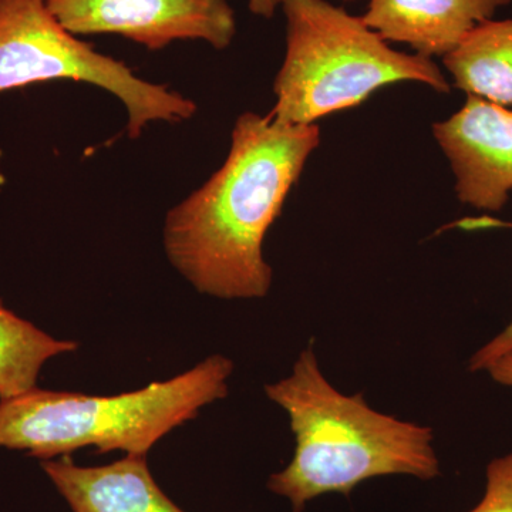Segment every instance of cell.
Wrapping results in <instances>:
<instances>
[{
    "mask_svg": "<svg viewBox=\"0 0 512 512\" xmlns=\"http://www.w3.org/2000/svg\"><path fill=\"white\" fill-rule=\"evenodd\" d=\"M319 144L316 124L241 114L220 170L168 212L164 248L171 265L202 295L265 298L274 278L264 258L266 232Z\"/></svg>",
    "mask_w": 512,
    "mask_h": 512,
    "instance_id": "obj_1",
    "label": "cell"
},
{
    "mask_svg": "<svg viewBox=\"0 0 512 512\" xmlns=\"http://www.w3.org/2000/svg\"><path fill=\"white\" fill-rule=\"evenodd\" d=\"M265 393L288 414L295 437L291 463L268 481L293 512L320 495H349L376 477L440 476L433 430L377 412L362 393H340L323 375L312 343L291 375L266 384Z\"/></svg>",
    "mask_w": 512,
    "mask_h": 512,
    "instance_id": "obj_2",
    "label": "cell"
},
{
    "mask_svg": "<svg viewBox=\"0 0 512 512\" xmlns=\"http://www.w3.org/2000/svg\"><path fill=\"white\" fill-rule=\"evenodd\" d=\"M234 363L212 355L183 375L136 392L92 396L39 387L0 400V448L53 460L94 447L147 456L158 440L228 396Z\"/></svg>",
    "mask_w": 512,
    "mask_h": 512,
    "instance_id": "obj_3",
    "label": "cell"
},
{
    "mask_svg": "<svg viewBox=\"0 0 512 512\" xmlns=\"http://www.w3.org/2000/svg\"><path fill=\"white\" fill-rule=\"evenodd\" d=\"M286 50L276 74V123L309 126L352 109L384 86L426 84L439 93L450 84L433 59L399 52L362 18L328 0H284Z\"/></svg>",
    "mask_w": 512,
    "mask_h": 512,
    "instance_id": "obj_4",
    "label": "cell"
},
{
    "mask_svg": "<svg viewBox=\"0 0 512 512\" xmlns=\"http://www.w3.org/2000/svg\"><path fill=\"white\" fill-rule=\"evenodd\" d=\"M52 80L94 84L114 94L126 106L130 138L140 137L151 121L180 123L197 113L194 101L141 80L126 63L77 39L45 0H0V94Z\"/></svg>",
    "mask_w": 512,
    "mask_h": 512,
    "instance_id": "obj_5",
    "label": "cell"
},
{
    "mask_svg": "<svg viewBox=\"0 0 512 512\" xmlns=\"http://www.w3.org/2000/svg\"><path fill=\"white\" fill-rule=\"evenodd\" d=\"M47 8L74 36L117 35L164 49L177 40H202L227 49L237 35L228 0H45Z\"/></svg>",
    "mask_w": 512,
    "mask_h": 512,
    "instance_id": "obj_6",
    "label": "cell"
},
{
    "mask_svg": "<svg viewBox=\"0 0 512 512\" xmlns=\"http://www.w3.org/2000/svg\"><path fill=\"white\" fill-rule=\"evenodd\" d=\"M433 134L456 175L458 200L500 211L512 190V110L467 94L457 113L433 124Z\"/></svg>",
    "mask_w": 512,
    "mask_h": 512,
    "instance_id": "obj_7",
    "label": "cell"
},
{
    "mask_svg": "<svg viewBox=\"0 0 512 512\" xmlns=\"http://www.w3.org/2000/svg\"><path fill=\"white\" fill-rule=\"evenodd\" d=\"M512 0H369L363 22L416 55L447 56Z\"/></svg>",
    "mask_w": 512,
    "mask_h": 512,
    "instance_id": "obj_8",
    "label": "cell"
},
{
    "mask_svg": "<svg viewBox=\"0 0 512 512\" xmlns=\"http://www.w3.org/2000/svg\"><path fill=\"white\" fill-rule=\"evenodd\" d=\"M42 470L73 512H185L158 487L147 456L82 467L70 456L43 460Z\"/></svg>",
    "mask_w": 512,
    "mask_h": 512,
    "instance_id": "obj_9",
    "label": "cell"
},
{
    "mask_svg": "<svg viewBox=\"0 0 512 512\" xmlns=\"http://www.w3.org/2000/svg\"><path fill=\"white\" fill-rule=\"evenodd\" d=\"M454 86L501 106L512 104V19L488 20L443 57Z\"/></svg>",
    "mask_w": 512,
    "mask_h": 512,
    "instance_id": "obj_10",
    "label": "cell"
},
{
    "mask_svg": "<svg viewBox=\"0 0 512 512\" xmlns=\"http://www.w3.org/2000/svg\"><path fill=\"white\" fill-rule=\"evenodd\" d=\"M77 349L79 343L52 338L6 308L0 299V400L35 389L47 360Z\"/></svg>",
    "mask_w": 512,
    "mask_h": 512,
    "instance_id": "obj_11",
    "label": "cell"
},
{
    "mask_svg": "<svg viewBox=\"0 0 512 512\" xmlns=\"http://www.w3.org/2000/svg\"><path fill=\"white\" fill-rule=\"evenodd\" d=\"M468 512H512V453L488 464L483 500Z\"/></svg>",
    "mask_w": 512,
    "mask_h": 512,
    "instance_id": "obj_12",
    "label": "cell"
},
{
    "mask_svg": "<svg viewBox=\"0 0 512 512\" xmlns=\"http://www.w3.org/2000/svg\"><path fill=\"white\" fill-rule=\"evenodd\" d=\"M510 352H512V320L503 332L498 333L494 339L485 343L483 348L474 353L468 362V370L470 372H485L495 360Z\"/></svg>",
    "mask_w": 512,
    "mask_h": 512,
    "instance_id": "obj_13",
    "label": "cell"
},
{
    "mask_svg": "<svg viewBox=\"0 0 512 512\" xmlns=\"http://www.w3.org/2000/svg\"><path fill=\"white\" fill-rule=\"evenodd\" d=\"M485 372H488L494 382L512 387V352L495 360L493 365L488 367Z\"/></svg>",
    "mask_w": 512,
    "mask_h": 512,
    "instance_id": "obj_14",
    "label": "cell"
},
{
    "mask_svg": "<svg viewBox=\"0 0 512 512\" xmlns=\"http://www.w3.org/2000/svg\"><path fill=\"white\" fill-rule=\"evenodd\" d=\"M284 0H248V8L255 16L272 19Z\"/></svg>",
    "mask_w": 512,
    "mask_h": 512,
    "instance_id": "obj_15",
    "label": "cell"
},
{
    "mask_svg": "<svg viewBox=\"0 0 512 512\" xmlns=\"http://www.w3.org/2000/svg\"><path fill=\"white\" fill-rule=\"evenodd\" d=\"M345 2H355V0H345Z\"/></svg>",
    "mask_w": 512,
    "mask_h": 512,
    "instance_id": "obj_16",
    "label": "cell"
}]
</instances>
